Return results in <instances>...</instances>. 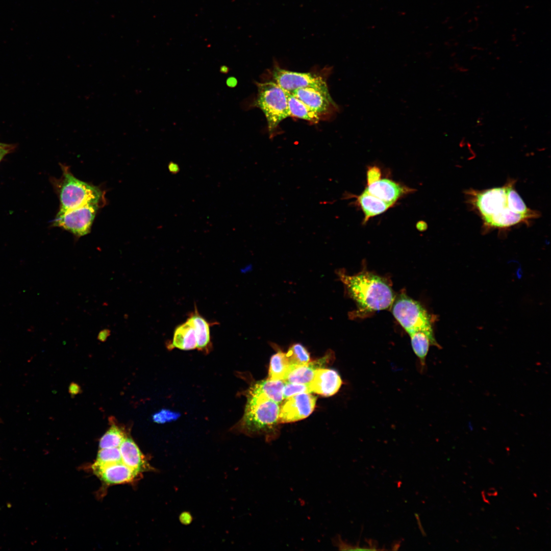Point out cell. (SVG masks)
Listing matches in <instances>:
<instances>
[{
  "label": "cell",
  "mask_w": 551,
  "mask_h": 551,
  "mask_svg": "<svg viewBox=\"0 0 551 551\" xmlns=\"http://www.w3.org/2000/svg\"><path fill=\"white\" fill-rule=\"evenodd\" d=\"M515 181L508 180L501 187L465 191L467 203L481 217L485 232L505 230L529 224L539 213L528 208L515 188Z\"/></svg>",
  "instance_id": "cell-1"
},
{
  "label": "cell",
  "mask_w": 551,
  "mask_h": 551,
  "mask_svg": "<svg viewBox=\"0 0 551 551\" xmlns=\"http://www.w3.org/2000/svg\"><path fill=\"white\" fill-rule=\"evenodd\" d=\"M340 280L355 301L356 315H363L388 309L394 300L392 289L383 278L367 271L348 275L339 271Z\"/></svg>",
  "instance_id": "cell-2"
},
{
  "label": "cell",
  "mask_w": 551,
  "mask_h": 551,
  "mask_svg": "<svg viewBox=\"0 0 551 551\" xmlns=\"http://www.w3.org/2000/svg\"><path fill=\"white\" fill-rule=\"evenodd\" d=\"M244 413L240 423L241 432L249 436L264 435L269 440L275 436L279 404L266 395L247 391Z\"/></svg>",
  "instance_id": "cell-3"
},
{
  "label": "cell",
  "mask_w": 551,
  "mask_h": 551,
  "mask_svg": "<svg viewBox=\"0 0 551 551\" xmlns=\"http://www.w3.org/2000/svg\"><path fill=\"white\" fill-rule=\"evenodd\" d=\"M61 178L52 180L60 201L58 212L87 204H105V192L102 189L76 178L66 165L61 164Z\"/></svg>",
  "instance_id": "cell-4"
},
{
  "label": "cell",
  "mask_w": 551,
  "mask_h": 551,
  "mask_svg": "<svg viewBox=\"0 0 551 551\" xmlns=\"http://www.w3.org/2000/svg\"><path fill=\"white\" fill-rule=\"evenodd\" d=\"M257 86L255 104L263 112L271 135L281 121L291 116L286 91L273 82L257 83Z\"/></svg>",
  "instance_id": "cell-5"
},
{
  "label": "cell",
  "mask_w": 551,
  "mask_h": 551,
  "mask_svg": "<svg viewBox=\"0 0 551 551\" xmlns=\"http://www.w3.org/2000/svg\"><path fill=\"white\" fill-rule=\"evenodd\" d=\"M392 306L393 316L408 335L422 332L436 341L430 315L419 303L403 293Z\"/></svg>",
  "instance_id": "cell-6"
},
{
  "label": "cell",
  "mask_w": 551,
  "mask_h": 551,
  "mask_svg": "<svg viewBox=\"0 0 551 551\" xmlns=\"http://www.w3.org/2000/svg\"><path fill=\"white\" fill-rule=\"evenodd\" d=\"M100 204H87L63 212H58L53 226L61 228L77 237L88 234Z\"/></svg>",
  "instance_id": "cell-7"
},
{
  "label": "cell",
  "mask_w": 551,
  "mask_h": 551,
  "mask_svg": "<svg viewBox=\"0 0 551 551\" xmlns=\"http://www.w3.org/2000/svg\"><path fill=\"white\" fill-rule=\"evenodd\" d=\"M280 406L278 423L303 419L313 411L316 397L310 393L296 394L284 399Z\"/></svg>",
  "instance_id": "cell-8"
},
{
  "label": "cell",
  "mask_w": 551,
  "mask_h": 551,
  "mask_svg": "<svg viewBox=\"0 0 551 551\" xmlns=\"http://www.w3.org/2000/svg\"><path fill=\"white\" fill-rule=\"evenodd\" d=\"M272 76L275 83L289 92L306 87L328 89L327 83L321 77L310 72L292 71L277 66L273 70Z\"/></svg>",
  "instance_id": "cell-9"
},
{
  "label": "cell",
  "mask_w": 551,
  "mask_h": 551,
  "mask_svg": "<svg viewBox=\"0 0 551 551\" xmlns=\"http://www.w3.org/2000/svg\"><path fill=\"white\" fill-rule=\"evenodd\" d=\"M93 473L108 485L131 482L140 474L122 462L103 466L92 465Z\"/></svg>",
  "instance_id": "cell-10"
},
{
  "label": "cell",
  "mask_w": 551,
  "mask_h": 551,
  "mask_svg": "<svg viewBox=\"0 0 551 551\" xmlns=\"http://www.w3.org/2000/svg\"><path fill=\"white\" fill-rule=\"evenodd\" d=\"M342 384V379L336 371L320 368L315 370L308 387L310 393L330 396L336 394Z\"/></svg>",
  "instance_id": "cell-11"
},
{
  "label": "cell",
  "mask_w": 551,
  "mask_h": 551,
  "mask_svg": "<svg viewBox=\"0 0 551 551\" xmlns=\"http://www.w3.org/2000/svg\"><path fill=\"white\" fill-rule=\"evenodd\" d=\"M290 93L319 115L326 112L332 104H334L328 89L306 87L297 89Z\"/></svg>",
  "instance_id": "cell-12"
},
{
  "label": "cell",
  "mask_w": 551,
  "mask_h": 551,
  "mask_svg": "<svg viewBox=\"0 0 551 551\" xmlns=\"http://www.w3.org/2000/svg\"><path fill=\"white\" fill-rule=\"evenodd\" d=\"M119 448L121 461L133 470L139 474L155 470L132 438L127 437Z\"/></svg>",
  "instance_id": "cell-13"
},
{
  "label": "cell",
  "mask_w": 551,
  "mask_h": 551,
  "mask_svg": "<svg viewBox=\"0 0 551 551\" xmlns=\"http://www.w3.org/2000/svg\"><path fill=\"white\" fill-rule=\"evenodd\" d=\"M333 355L331 352L318 360L304 365H290L283 381L285 383L308 384L312 380L316 369L322 368Z\"/></svg>",
  "instance_id": "cell-14"
},
{
  "label": "cell",
  "mask_w": 551,
  "mask_h": 551,
  "mask_svg": "<svg viewBox=\"0 0 551 551\" xmlns=\"http://www.w3.org/2000/svg\"><path fill=\"white\" fill-rule=\"evenodd\" d=\"M370 194L392 206L407 191L399 184L389 179H380L365 189Z\"/></svg>",
  "instance_id": "cell-15"
},
{
  "label": "cell",
  "mask_w": 551,
  "mask_h": 551,
  "mask_svg": "<svg viewBox=\"0 0 551 551\" xmlns=\"http://www.w3.org/2000/svg\"><path fill=\"white\" fill-rule=\"evenodd\" d=\"M197 346L195 329L192 322L188 318L185 322L176 328L171 343L168 347L170 349L176 348L189 350L197 348Z\"/></svg>",
  "instance_id": "cell-16"
},
{
  "label": "cell",
  "mask_w": 551,
  "mask_h": 551,
  "mask_svg": "<svg viewBox=\"0 0 551 551\" xmlns=\"http://www.w3.org/2000/svg\"><path fill=\"white\" fill-rule=\"evenodd\" d=\"M192 322L196 332L197 349L200 350H208L211 344L210 327L213 323L209 322L198 313L196 306L188 317Z\"/></svg>",
  "instance_id": "cell-17"
},
{
  "label": "cell",
  "mask_w": 551,
  "mask_h": 551,
  "mask_svg": "<svg viewBox=\"0 0 551 551\" xmlns=\"http://www.w3.org/2000/svg\"><path fill=\"white\" fill-rule=\"evenodd\" d=\"M357 201L364 214V222L387 211L392 206L370 194L365 190L357 196Z\"/></svg>",
  "instance_id": "cell-18"
},
{
  "label": "cell",
  "mask_w": 551,
  "mask_h": 551,
  "mask_svg": "<svg viewBox=\"0 0 551 551\" xmlns=\"http://www.w3.org/2000/svg\"><path fill=\"white\" fill-rule=\"evenodd\" d=\"M284 385L285 382L283 380L273 381L267 379L256 382L248 389V391L263 394L280 404L284 400Z\"/></svg>",
  "instance_id": "cell-19"
},
{
  "label": "cell",
  "mask_w": 551,
  "mask_h": 551,
  "mask_svg": "<svg viewBox=\"0 0 551 551\" xmlns=\"http://www.w3.org/2000/svg\"><path fill=\"white\" fill-rule=\"evenodd\" d=\"M409 335L412 349L419 359L421 367L423 368L430 346H438V344L436 341L433 340L428 335L422 332H417Z\"/></svg>",
  "instance_id": "cell-20"
},
{
  "label": "cell",
  "mask_w": 551,
  "mask_h": 551,
  "mask_svg": "<svg viewBox=\"0 0 551 551\" xmlns=\"http://www.w3.org/2000/svg\"><path fill=\"white\" fill-rule=\"evenodd\" d=\"M285 91L291 116L313 123L318 122L319 120L318 114L311 110L305 104L294 96L291 93Z\"/></svg>",
  "instance_id": "cell-21"
},
{
  "label": "cell",
  "mask_w": 551,
  "mask_h": 551,
  "mask_svg": "<svg viewBox=\"0 0 551 551\" xmlns=\"http://www.w3.org/2000/svg\"><path fill=\"white\" fill-rule=\"evenodd\" d=\"M127 437V433L122 427L113 424L101 438L99 448L119 447Z\"/></svg>",
  "instance_id": "cell-22"
},
{
  "label": "cell",
  "mask_w": 551,
  "mask_h": 551,
  "mask_svg": "<svg viewBox=\"0 0 551 551\" xmlns=\"http://www.w3.org/2000/svg\"><path fill=\"white\" fill-rule=\"evenodd\" d=\"M289 365L285 353L279 351L270 359L268 379L273 381L283 380Z\"/></svg>",
  "instance_id": "cell-23"
},
{
  "label": "cell",
  "mask_w": 551,
  "mask_h": 551,
  "mask_svg": "<svg viewBox=\"0 0 551 551\" xmlns=\"http://www.w3.org/2000/svg\"><path fill=\"white\" fill-rule=\"evenodd\" d=\"M285 355L290 365H304L310 361L307 350L299 343L292 345Z\"/></svg>",
  "instance_id": "cell-24"
},
{
  "label": "cell",
  "mask_w": 551,
  "mask_h": 551,
  "mask_svg": "<svg viewBox=\"0 0 551 551\" xmlns=\"http://www.w3.org/2000/svg\"><path fill=\"white\" fill-rule=\"evenodd\" d=\"M122 462L119 447L100 448L92 466H103Z\"/></svg>",
  "instance_id": "cell-25"
},
{
  "label": "cell",
  "mask_w": 551,
  "mask_h": 551,
  "mask_svg": "<svg viewBox=\"0 0 551 551\" xmlns=\"http://www.w3.org/2000/svg\"><path fill=\"white\" fill-rule=\"evenodd\" d=\"M304 392L310 393L308 384L285 383L283 389L284 399Z\"/></svg>",
  "instance_id": "cell-26"
},
{
  "label": "cell",
  "mask_w": 551,
  "mask_h": 551,
  "mask_svg": "<svg viewBox=\"0 0 551 551\" xmlns=\"http://www.w3.org/2000/svg\"><path fill=\"white\" fill-rule=\"evenodd\" d=\"M179 416V414L167 410H162L160 412L155 413L153 416V420L159 423H163L167 421L176 419Z\"/></svg>",
  "instance_id": "cell-27"
},
{
  "label": "cell",
  "mask_w": 551,
  "mask_h": 551,
  "mask_svg": "<svg viewBox=\"0 0 551 551\" xmlns=\"http://www.w3.org/2000/svg\"><path fill=\"white\" fill-rule=\"evenodd\" d=\"M381 172L379 168L373 166L368 169L367 172V181L369 185L380 179Z\"/></svg>",
  "instance_id": "cell-28"
},
{
  "label": "cell",
  "mask_w": 551,
  "mask_h": 551,
  "mask_svg": "<svg viewBox=\"0 0 551 551\" xmlns=\"http://www.w3.org/2000/svg\"><path fill=\"white\" fill-rule=\"evenodd\" d=\"M16 147L15 144H8L0 142V162L7 154L13 152Z\"/></svg>",
  "instance_id": "cell-29"
},
{
  "label": "cell",
  "mask_w": 551,
  "mask_h": 551,
  "mask_svg": "<svg viewBox=\"0 0 551 551\" xmlns=\"http://www.w3.org/2000/svg\"><path fill=\"white\" fill-rule=\"evenodd\" d=\"M111 331L108 329L101 330L98 334L97 339L101 342H105L110 336Z\"/></svg>",
  "instance_id": "cell-30"
},
{
  "label": "cell",
  "mask_w": 551,
  "mask_h": 551,
  "mask_svg": "<svg viewBox=\"0 0 551 551\" xmlns=\"http://www.w3.org/2000/svg\"><path fill=\"white\" fill-rule=\"evenodd\" d=\"M81 391L80 387L76 383H71L69 387V392L72 395L78 394Z\"/></svg>",
  "instance_id": "cell-31"
},
{
  "label": "cell",
  "mask_w": 551,
  "mask_h": 551,
  "mask_svg": "<svg viewBox=\"0 0 551 551\" xmlns=\"http://www.w3.org/2000/svg\"><path fill=\"white\" fill-rule=\"evenodd\" d=\"M226 84L228 87H234L237 84L236 79L234 77H229L226 80Z\"/></svg>",
  "instance_id": "cell-32"
},
{
  "label": "cell",
  "mask_w": 551,
  "mask_h": 551,
  "mask_svg": "<svg viewBox=\"0 0 551 551\" xmlns=\"http://www.w3.org/2000/svg\"><path fill=\"white\" fill-rule=\"evenodd\" d=\"M169 168L170 169V170L171 171V172H176V171H178V169L179 168L176 166V164L171 163L170 165V166H169Z\"/></svg>",
  "instance_id": "cell-33"
},
{
  "label": "cell",
  "mask_w": 551,
  "mask_h": 551,
  "mask_svg": "<svg viewBox=\"0 0 551 551\" xmlns=\"http://www.w3.org/2000/svg\"><path fill=\"white\" fill-rule=\"evenodd\" d=\"M220 72H222V73H227V72H228V71H229V68H228V67H227L226 66H221V67H220Z\"/></svg>",
  "instance_id": "cell-34"
}]
</instances>
